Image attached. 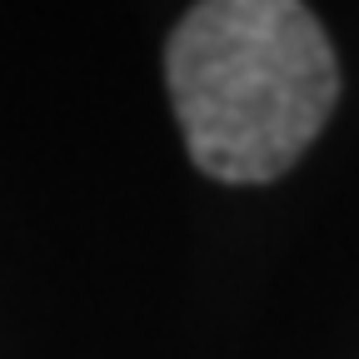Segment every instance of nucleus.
Segmentation results:
<instances>
[{
	"label": "nucleus",
	"instance_id": "obj_1",
	"mask_svg": "<svg viewBox=\"0 0 359 359\" xmlns=\"http://www.w3.org/2000/svg\"><path fill=\"white\" fill-rule=\"evenodd\" d=\"M170 105L190 160L230 185L285 175L339 95L325 25L294 0H210L165 45Z\"/></svg>",
	"mask_w": 359,
	"mask_h": 359
}]
</instances>
